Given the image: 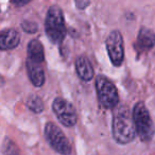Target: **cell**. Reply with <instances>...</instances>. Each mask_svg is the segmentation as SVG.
Returning a JSON list of instances; mask_svg holds the SVG:
<instances>
[{
	"label": "cell",
	"mask_w": 155,
	"mask_h": 155,
	"mask_svg": "<svg viewBox=\"0 0 155 155\" xmlns=\"http://www.w3.org/2000/svg\"><path fill=\"white\" fill-rule=\"evenodd\" d=\"M96 91L100 104L105 108H116L119 103V95L117 87L104 75L96 78Z\"/></svg>",
	"instance_id": "4"
},
{
	"label": "cell",
	"mask_w": 155,
	"mask_h": 155,
	"mask_svg": "<svg viewBox=\"0 0 155 155\" xmlns=\"http://www.w3.org/2000/svg\"><path fill=\"white\" fill-rule=\"evenodd\" d=\"M26 104L29 110L35 114H39L44 110V102L38 96H30L27 100Z\"/></svg>",
	"instance_id": "13"
},
{
	"label": "cell",
	"mask_w": 155,
	"mask_h": 155,
	"mask_svg": "<svg viewBox=\"0 0 155 155\" xmlns=\"http://www.w3.org/2000/svg\"><path fill=\"white\" fill-rule=\"evenodd\" d=\"M105 44L112 64L116 67L121 66L124 60V45L121 33L117 30L112 31L108 34Z\"/></svg>",
	"instance_id": "7"
},
{
	"label": "cell",
	"mask_w": 155,
	"mask_h": 155,
	"mask_svg": "<svg viewBox=\"0 0 155 155\" xmlns=\"http://www.w3.org/2000/svg\"><path fill=\"white\" fill-rule=\"evenodd\" d=\"M21 28L25 32L29 33V34H34L38 30V26L36 22L31 21V20H24L21 22Z\"/></svg>",
	"instance_id": "15"
},
{
	"label": "cell",
	"mask_w": 155,
	"mask_h": 155,
	"mask_svg": "<svg viewBox=\"0 0 155 155\" xmlns=\"http://www.w3.org/2000/svg\"><path fill=\"white\" fill-rule=\"evenodd\" d=\"M52 110L58 121L65 127H71L77 123L78 116L75 108L67 100L60 97L55 98L52 103Z\"/></svg>",
	"instance_id": "6"
},
{
	"label": "cell",
	"mask_w": 155,
	"mask_h": 155,
	"mask_svg": "<svg viewBox=\"0 0 155 155\" xmlns=\"http://www.w3.org/2000/svg\"><path fill=\"white\" fill-rule=\"evenodd\" d=\"M45 137L48 143L54 151L62 155H69L71 153V144L63 131L54 122H47L45 125Z\"/></svg>",
	"instance_id": "5"
},
{
	"label": "cell",
	"mask_w": 155,
	"mask_h": 155,
	"mask_svg": "<svg viewBox=\"0 0 155 155\" xmlns=\"http://www.w3.org/2000/svg\"><path fill=\"white\" fill-rule=\"evenodd\" d=\"M2 154L3 155H20L19 149L13 140L5 137L2 142Z\"/></svg>",
	"instance_id": "14"
},
{
	"label": "cell",
	"mask_w": 155,
	"mask_h": 155,
	"mask_svg": "<svg viewBox=\"0 0 155 155\" xmlns=\"http://www.w3.org/2000/svg\"><path fill=\"white\" fill-rule=\"evenodd\" d=\"M133 118L138 137L142 141H150L155 134V129L150 113L143 102L140 101L135 104L133 110Z\"/></svg>",
	"instance_id": "3"
},
{
	"label": "cell",
	"mask_w": 155,
	"mask_h": 155,
	"mask_svg": "<svg viewBox=\"0 0 155 155\" xmlns=\"http://www.w3.org/2000/svg\"><path fill=\"white\" fill-rule=\"evenodd\" d=\"M20 43V34L15 29H5L1 32L0 47L2 50L15 49Z\"/></svg>",
	"instance_id": "10"
},
{
	"label": "cell",
	"mask_w": 155,
	"mask_h": 155,
	"mask_svg": "<svg viewBox=\"0 0 155 155\" xmlns=\"http://www.w3.org/2000/svg\"><path fill=\"white\" fill-rule=\"evenodd\" d=\"M28 60L36 64H41L45 60L44 47L38 39H32L28 44Z\"/></svg>",
	"instance_id": "11"
},
{
	"label": "cell",
	"mask_w": 155,
	"mask_h": 155,
	"mask_svg": "<svg viewBox=\"0 0 155 155\" xmlns=\"http://www.w3.org/2000/svg\"><path fill=\"white\" fill-rule=\"evenodd\" d=\"M113 137L118 143L127 144L133 141L136 136V127L133 113L125 105H119L115 108L112 123Z\"/></svg>",
	"instance_id": "1"
},
{
	"label": "cell",
	"mask_w": 155,
	"mask_h": 155,
	"mask_svg": "<svg viewBox=\"0 0 155 155\" xmlns=\"http://www.w3.org/2000/svg\"><path fill=\"white\" fill-rule=\"evenodd\" d=\"M45 31L47 37L54 45H60L66 35V26L63 11L58 5L49 8L46 15Z\"/></svg>",
	"instance_id": "2"
},
{
	"label": "cell",
	"mask_w": 155,
	"mask_h": 155,
	"mask_svg": "<svg viewBox=\"0 0 155 155\" xmlns=\"http://www.w3.org/2000/svg\"><path fill=\"white\" fill-rule=\"evenodd\" d=\"M89 5H91V1H85V0H78V1H75V7L79 10L86 9Z\"/></svg>",
	"instance_id": "16"
},
{
	"label": "cell",
	"mask_w": 155,
	"mask_h": 155,
	"mask_svg": "<svg viewBox=\"0 0 155 155\" xmlns=\"http://www.w3.org/2000/svg\"><path fill=\"white\" fill-rule=\"evenodd\" d=\"M137 45L142 50H150L155 46V33L151 29L142 27L137 37Z\"/></svg>",
	"instance_id": "12"
},
{
	"label": "cell",
	"mask_w": 155,
	"mask_h": 155,
	"mask_svg": "<svg viewBox=\"0 0 155 155\" xmlns=\"http://www.w3.org/2000/svg\"><path fill=\"white\" fill-rule=\"evenodd\" d=\"M26 67H27V72H28V77L30 79L31 83L35 87L43 86L45 84L46 77H45V71L41 68V64H36V63H33L31 61L27 60Z\"/></svg>",
	"instance_id": "8"
},
{
	"label": "cell",
	"mask_w": 155,
	"mask_h": 155,
	"mask_svg": "<svg viewBox=\"0 0 155 155\" xmlns=\"http://www.w3.org/2000/svg\"><path fill=\"white\" fill-rule=\"evenodd\" d=\"M29 2H30L29 0H27V1H19V0H17V1H11L12 5H16V7H22V5H26Z\"/></svg>",
	"instance_id": "17"
},
{
	"label": "cell",
	"mask_w": 155,
	"mask_h": 155,
	"mask_svg": "<svg viewBox=\"0 0 155 155\" xmlns=\"http://www.w3.org/2000/svg\"><path fill=\"white\" fill-rule=\"evenodd\" d=\"M75 71L81 80L83 81H91L94 79V71L93 65L88 58L84 55H81L75 60Z\"/></svg>",
	"instance_id": "9"
}]
</instances>
